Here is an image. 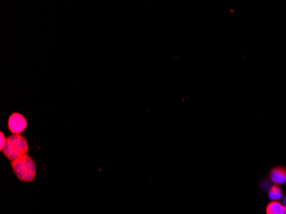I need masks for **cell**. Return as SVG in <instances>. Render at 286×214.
I'll return each instance as SVG.
<instances>
[{
    "label": "cell",
    "mask_w": 286,
    "mask_h": 214,
    "mask_svg": "<svg viewBox=\"0 0 286 214\" xmlns=\"http://www.w3.org/2000/svg\"><path fill=\"white\" fill-rule=\"evenodd\" d=\"M0 139H1V143H0V150L3 151V147L6 143L7 138H5L3 132H0Z\"/></svg>",
    "instance_id": "7"
},
{
    "label": "cell",
    "mask_w": 286,
    "mask_h": 214,
    "mask_svg": "<svg viewBox=\"0 0 286 214\" xmlns=\"http://www.w3.org/2000/svg\"><path fill=\"white\" fill-rule=\"evenodd\" d=\"M274 184H284L286 183V169L284 167L273 168L270 174Z\"/></svg>",
    "instance_id": "4"
},
{
    "label": "cell",
    "mask_w": 286,
    "mask_h": 214,
    "mask_svg": "<svg viewBox=\"0 0 286 214\" xmlns=\"http://www.w3.org/2000/svg\"><path fill=\"white\" fill-rule=\"evenodd\" d=\"M283 214H286V208H285V211H284Z\"/></svg>",
    "instance_id": "8"
},
{
    "label": "cell",
    "mask_w": 286,
    "mask_h": 214,
    "mask_svg": "<svg viewBox=\"0 0 286 214\" xmlns=\"http://www.w3.org/2000/svg\"><path fill=\"white\" fill-rule=\"evenodd\" d=\"M27 120L20 113L10 115L8 120V128L12 134H21L27 128Z\"/></svg>",
    "instance_id": "3"
},
{
    "label": "cell",
    "mask_w": 286,
    "mask_h": 214,
    "mask_svg": "<svg viewBox=\"0 0 286 214\" xmlns=\"http://www.w3.org/2000/svg\"><path fill=\"white\" fill-rule=\"evenodd\" d=\"M2 152L10 160H16L28 154L29 145L27 140L21 134H11L7 137L6 143Z\"/></svg>",
    "instance_id": "2"
},
{
    "label": "cell",
    "mask_w": 286,
    "mask_h": 214,
    "mask_svg": "<svg viewBox=\"0 0 286 214\" xmlns=\"http://www.w3.org/2000/svg\"><path fill=\"white\" fill-rule=\"evenodd\" d=\"M285 207L279 201H273L270 202L266 207V214H283Z\"/></svg>",
    "instance_id": "5"
},
{
    "label": "cell",
    "mask_w": 286,
    "mask_h": 214,
    "mask_svg": "<svg viewBox=\"0 0 286 214\" xmlns=\"http://www.w3.org/2000/svg\"><path fill=\"white\" fill-rule=\"evenodd\" d=\"M14 173L19 180L33 182L36 176V164L28 154L10 162Z\"/></svg>",
    "instance_id": "1"
},
{
    "label": "cell",
    "mask_w": 286,
    "mask_h": 214,
    "mask_svg": "<svg viewBox=\"0 0 286 214\" xmlns=\"http://www.w3.org/2000/svg\"><path fill=\"white\" fill-rule=\"evenodd\" d=\"M282 195H283V192L279 186L275 185L271 187L269 191V198L272 201L280 200V198L282 197Z\"/></svg>",
    "instance_id": "6"
}]
</instances>
